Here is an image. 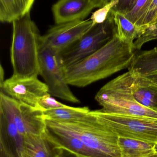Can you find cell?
<instances>
[{
	"label": "cell",
	"instance_id": "11",
	"mask_svg": "<svg viewBox=\"0 0 157 157\" xmlns=\"http://www.w3.org/2000/svg\"><path fill=\"white\" fill-rule=\"evenodd\" d=\"M0 157H28L25 136L9 113L0 106Z\"/></svg>",
	"mask_w": 157,
	"mask_h": 157
},
{
	"label": "cell",
	"instance_id": "2",
	"mask_svg": "<svg viewBox=\"0 0 157 157\" xmlns=\"http://www.w3.org/2000/svg\"><path fill=\"white\" fill-rule=\"evenodd\" d=\"M12 23L10 58L13 75L38 77L41 36L37 27L31 19L30 12Z\"/></svg>",
	"mask_w": 157,
	"mask_h": 157
},
{
	"label": "cell",
	"instance_id": "24",
	"mask_svg": "<svg viewBox=\"0 0 157 157\" xmlns=\"http://www.w3.org/2000/svg\"><path fill=\"white\" fill-rule=\"evenodd\" d=\"M39 106L43 111L67 107V105L56 100L49 94L45 95L39 101Z\"/></svg>",
	"mask_w": 157,
	"mask_h": 157
},
{
	"label": "cell",
	"instance_id": "14",
	"mask_svg": "<svg viewBox=\"0 0 157 157\" xmlns=\"http://www.w3.org/2000/svg\"><path fill=\"white\" fill-rule=\"evenodd\" d=\"M28 157H55L60 153L58 148L45 135H28L25 136Z\"/></svg>",
	"mask_w": 157,
	"mask_h": 157
},
{
	"label": "cell",
	"instance_id": "7",
	"mask_svg": "<svg viewBox=\"0 0 157 157\" xmlns=\"http://www.w3.org/2000/svg\"><path fill=\"white\" fill-rule=\"evenodd\" d=\"M115 31L110 11L104 23L96 25L80 39L61 52L65 69L80 62L100 49L111 39Z\"/></svg>",
	"mask_w": 157,
	"mask_h": 157
},
{
	"label": "cell",
	"instance_id": "28",
	"mask_svg": "<svg viewBox=\"0 0 157 157\" xmlns=\"http://www.w3.org/2000/svg\"><path fill=\"white\" fill-rule=\"evenodd\" d=\"M4 80V71L2 65H1V70H0V85L3 83Z\"/></svg>",
	"mask_w": 157,
	"mask_h": 157
},
{
	"label": "cell",
	"instance_id": "13",
	"mask_svg": "<svg viewBox=\"0 0 157 157\" xmlns=\"http://www.w3.org/2000/svg\"><path fill=\"white\" fill-rule=\"evenodd\" d=\"M96 8L91 0H59L52 7L57 25L84 20Z\"/></svg>",
	"mask_w": 157,
	"mask_h": 157
},
{
	"label": "cell",
	"instance_id": "16",
	"mask_svg": "<svg viewBox=\"0 0 157 157\" xmlns=\"http://www.w3.org/2000/svg\"><path fill=\"white\" fill-rule=\"evenodd\" d=\"M35 0H0V20L13 23L30 12Z\"/></svg>",
	"mask_w": 157,
	"mask_h": 157
},
{
	"label": "cell",
	"instance_id": "19",
	"mask_svg": "<svg viewBox=\"0 0 157 157\" xmlns=\"http://www.w3.org/2000/svg\"><path fill=\"white\" fill-rule=\"evenodd\" d=\"M90 111L88 107H73L67 106L64 108L44 111L43 113L46 119L68 121L82 119Z\"/></svg>",
	"mask_w": 157,
	"mask_h": 157
},
{
	"label": "cell",
	"instance_id": "5",
	"mask_svg": "<svg viewBox=\"0 0 157 157\" xmlns=\"http://www.w3.org/2000/svg\"><path fill=\"white\" fill-rule=\"evenodd\" d=\"M100 121L119 137L138 139L156 144L157 119L108 113L93 110Z\"/></svg>",
	"mask_w": 157,
	"mask_h": 157
},
{
	"label": "cell",
	"instance_id": "10",
	"mask_svg": "<svg viewBox=\"0 0 157 157\" xmlns=\"http://www.w3.org/2000/svg\"><path fill=\"white\" fill-rule=\"evenodd\" d=\"M90 19L59 24L41 36V48L61 52L80 39L95 26Z\"/></svg>",
	"mask_w": 157,
	"mask_h": 157
},
{
	"label": "cell",
	"instance_id": "27",
	"mask_svg": "<svg viewBox=\"0 0 157 157\" xmlns=\"http://www.w3.org/2000/svg\"><path fill=\"white\" fill-rule=\"evenodd\" d=\"M112 0H91L96 8H101L110 2Z\"/></svg>",
	"mask_w": 157,
	"mask_h": 157
},
{
	"label": "cell",
	"instance_id": "18",
	"mask_svg": "<svg viewBox=\"0 0 157 157\" xmlns=\"http://www.w3.org/2000/svg\"><path fill=\"white\" fill-rule=\"evenodd\" d=\"M128 69L146 77L157 72V47L150 50H136Z\"/></svg>",
	"mask_w": 157,
	"mask_h": 157
},
{
	"label": "cell",
	"instance_id": "1",
	"mask_svg": "<svg viewBox=\"0 0 157 157\" xmlns=\"http://www.w3.org/2000/svg\"><path fill=\"white\" fill-rule=\"evenodd\" d=\"M133 46L120 40L116 30L110 40L80 62L66 69L69 85L87 86L129 68L134 59Z\"/></svg>",
	"mask_w": 157,
	"mask_h": 157
},
{
	"label": "cell",
	"instance_id": "4",
	"mask_svg": "<svg viewBox=\"0 0 157 157\" xmlns=\"http://www.w3.org/2000/svg\"><path fill=\"white\" fill-rule=\"evenodd\" d=\"M95 99L105 112L157 119V112L144 107L133 98L124 74L101 87Z\"/></svg>",
	"mask_w": 157,
	"mask_h": 157
},
{
	"label": "cell",
	"instance_id": "15",
	"mask_svg": "<svg viewBox=\"0 0 157 157\" xmlns=\"http://www.w3.org/2000/svg\"><path fill=\"white\" fill-rule=\"evenodd\" d=\"M111 12L119 38L134 47V41L144 33V30L131 22L122 13L112 9Z\"/></svg>",
	"mask_w": 157,
	"mask_h": 157
},
{
	"label": "cell",
	"instance_id": "21",
	"mask_svg": "<svg viewBox=\"0 0 157 157\" xmlns=\"http://www.w3.org/2000/svg\"><path fill=\"white\" fill-rule=\"evenodd\" d=\"M119 0H112L108 4L92 13L90 19L94 25L104 23L108 18L112 9L118 3Z\"/></svg>",
	"mask_w": 157,
	"mask_h": 157
},
{
	"label": "cell",
	"instance_id": "3",
	"mask_svg": "<svg viewBox=\"0 0 157 157\" xmlns=\"http://www.w3.org/2000/svg\"><path fill=\"white\" fill-rule=\"evenodd\" d=\"M61 121L79 137L90 157H121L119 136L100 121L93 111L79 120Z\"/></svg>",
	"mask_w": 157,
	"mask_h": 157
},
{
	"label": "cell",
	"instance_id": "29",
	"mask_svg": "<svg viewBox=\"0 0 157 157\" xmlns=\"http://www.w3.org/2000/svg\"><path fill=\"white\" fill-rule=\"evenodd\" d=\"M147 77L157 82V72Z\"/></svg>",
	"mask_w": 157,
	"mask_h": 157
},
{
	"label": "cell",
	"instance_id": "26",
	"mask_svg": "<svg viewBox=\"0 0 157 157\" xmlns=\"http://www.w3.org/2000/svg\"><path fill=\"white\" fill-rule=\"evenodd\" d=\"M55 157H79L75 154L66 150L61 148V151L59 154Z\"/></svg>",
	"mask_w": 157,
	"mask_h": 157
},
{
	"label": "cell",
	"instance_id": "8",
	"mask_svg": "<svg viewBox=\"0 0 157 157\" xmlns=\"http://www.w3.org/2000/svg\"><path fill=\"white\" fill-rule=\"evenodd\" d=\"M0 106L8 112L24 136L45 132L46 121L42 110L18 102L2 92H0Z\"/></svg>",
	"mask_w": 157,
	"mask_h": 157
},
{
	"label": "cell",
	"instance_id": "20",
	"mask_svg": "<svg viewBox=\"0 0 157 157\" xmlns=\"http://www.w3.org/2000/svg\"><path fill=\"white\" fill-rule=\"evenodd\" d=\"M152 1V0H138L132 9L124 14V15L131 22L141 28L144 17Z\"/></svg>",
	"mask_w": 157,
	"mask_h": 157
},
{
	"label": "cell",
	"instance_id": "12",
	"mask_svg": "<svg viewBox=\"0 0 157 157\" xmlns=\"http://www.w3.org/2000/svg\"><path fill=\"white\" fill-rule=\"evenodd\" d=\"M130 71L129 89L135 101L157 112V82L133 71Z\"/></svg>",
	"mask_w": 157,
	"mask_h": 157
},
{
	"label": "cell",
	"instance_id": "30",
	"mask_svg": "<svg viewBox=\"0 0 157 157\" xmlns=\"http://www.w3.org/2000/svg\"><path fill=\"white\" fill-rule=\"evenodd\" d=\"M146 157H157V153H155V154H153V155H151Z\"/></svg>",
	"mask_w": 157,
	"mask_h": 157
},
{
	"label": "cell",
	"instance_id": "9",
	"mask_svg": "<svg viewBox=\"0 0 157 157\" xmlns=\"http://www.w3.org/2000/svg\"><path fill=\"white\" fill-rule=\"evenodd\" d=\"M0 87L1 92L12 98L40 109V100L49 94L47 85L38 77H20L13 75L5 80Z\"/></svg>",
	"mask_w": 157,
	"mask_h": 157
},
{
	"label": "cell",
	"instance_id": "25",
	"mask_svg": "<svg viewBox=\"0 0 157 157\" xmlns=\"http://www.w3.org/2000/svg\"><path fill=\"white\" fill-rule=\"evenodd\" d=\"M137 1L138 0H119L118 3L112 10L124 14L132 9Z\"/></svg>",
	"mask_w": 157,
	"mask_h": 157
},
{
	"label": "cell",
	"instance_id": "31",
	"mask_svg": "<svg viewBox=\"0 0 157 157\" xmlns=\"http://www.w3.org/2000/svg\"><path fill=\"white\" fill-rule=\"evenodd\" d=\"M155 150L156 153H157V142L155 144Z\"/></svg>",
	"mask_w": 157,
	"mask_h": 157
},
{
	"label": "cell",
	"instance_id": "6",
	"mask_svg": "<svg viewBox=\"0 0 157 157\" xmlns=\"http://www.w3.org/2000/svg\"><path fill=\"white\" fill-rule=\"evenodd\" d=\"M39 64L40 75L44 79L50 95L72 103H80L67 82L66 69L60 52L41 48Z\"/></svg>",
	"mask_w": 157,
	"mask_h": 157
},
{
	"label": "cell",
	"instance_id": "22",
	"mask_svg": "<svg viewBox=\"0 0 157 157\" xmlns=\"http://www.w3.org/2000/svg\"><path fill=\"white\" fill-rule=\"evenodd\" d=\"M155 40H157V23L149 27L141 36L134 41L135 49L140 50L144 44Z\"/></svg>",
	"mask_w": 157,
	"mask_h": 157
},
{
	"label": "cell",
	"instance_id": "23",
	"mask_svg": "<svg viewBox=\"0 0 157 157\" xmlns=\"http://www.w3.org/2000/svg\"><path fill=\"white\" fill-rule=\"evenodd\" d=\"M157 23V0H152L147 12L141 28L145 31L151 26Z\"/></svg>",
	"mask_w": 157,
	"mask_h": 157
},
{
	"label": "cell",
	"instance_id": "17",
	"mask_svg": "<svg viewBox=\"0 0 157 157\" xmlns=\"http://www.w3.org/2000/svg\"><path fill=\"white\" fill-rule=\"evenodd\" d=\"M155 144L138 139L119 137L121 157H146L156 153Z\"/></svg>",
	"mask_w": 157,
	"mask_h": 157
}]
</instances>
